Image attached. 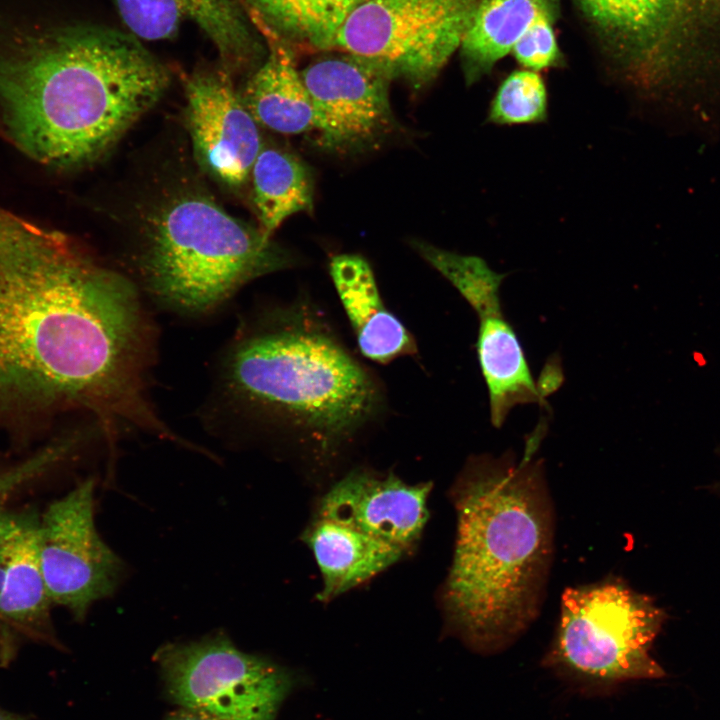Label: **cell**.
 <instances>
[{
    "label": "cell",
    "mask_w": 720,
    "mask_h": 720,
    "mask_svg": "<svg viewBox=\"0 0 720 720\" xmlns=\"http://www.w3.org/2000/svg\"><path fill=\"white\" fill-rule=\"evenodd\" d=\"M617 71L639 90L657 89L686 26L688 0H574Z\"/></svg>",
    "instance_id": "obj_12"
},
{
    "label": "cell",
    "mask_w": 720,
    "mask_h": 720,
    "mask_svg": "<svg viewBox=\"0 0 720 720\" xmlns=\"http://www.w3.org/2000/svg\"><path fill=\"white\" fill-rule=\"evenodd\" d=\"M170 76L132 34L58 21L36 2L0 37L9 135L59 168L95 162L161 98Z\"/></svg>",
    "instance_id": "obj_2"
},
{
    "label": "cell",
    "mask_w": 720,
    "mask_h": 720,
    "mask_svg": "<svg viewBox=\"0 0 720 720\" xmlns=\"http://www.w3.org/2000/svg\"><path fill=\"white\" fill-rule=\"evenodd\" d=\"M116 9L136 38L162 40L175 35L182 24L192 22L212 41L231 72L249 63L259 51L236 0H113Z\"/></svg>",
    "instance_id": "obj_15"
},
{
    "label": "cell",
    "mask_w": 720,
    "mask_h": 720,
    "mask_svg": "<svg viewBox=\"0 0 720 720\" xmlns=\"http://www.w3.org/2000/svg\"><path fill=\"white\" fill-rule=\"evenodd\" d=\"M153 659L171 701L219 720H276L300 682L286 667L238 649L224 632L166 643Z\"/></svg>",
    "instance_id": "obj_7"
},
{
    "label": "cell",
    "mask_w": 720,
    "mask_h": 720,
    "mask_svg": "<svg viewBox=\"0 0 720 720\" xmlns=\"http://www.w3.org/2000/svg\"><path fill=\"white\" fill-rule=\"evenodd\" d=\"M557 11L555 0H479L459 47L467 85L489 74L534 23L555 20Z\"/></svg>",
    "instance_id": "obj_19"
},
{
    "label": "cell",
    "mask_w": 720,
    "mask_h": 720,
    "mask_svg": "<svg viewBox=\"0 0 720 720\" xmlns=\"http://www.w3.org/2000/svg\"><path fill=\"white\" fill-rule=\"evenodd\" d=\"M413 248L446 278L475 312L500 305L499 289L505 274L497 273L480 257L462 255L414 240Z\"/></svg>",
    "instance_id": "obj_22"
},
{
    "label": "cell",
    "mask_w": 720,
    "mask_h": 720,
    "mask_svg": "<svg viewBox=\"0 0 720 720\" xmlns=\"http://www.w3.org/2000/svg\"><path fill=\"white\" fill-rule=\"evenodd\" d=\"M95 481L87 478L40 515L39 558L53 604L82 621L91 605L111 596L125 572L94 520Z\"/></svg>",
    "instance_id": "obj_9"
},
{
    "label": "cell",
    "mask_w": 720,
    "mask_h": 720,
    "mask_svg": "<svg viewBox=\"0 0 720 720\" xmlns=\"http://www.w3.org/2000/svg\"><path fill=\"white\" fill-rule=\"evenodd\" d=\"M183 81L196 160L220 184L242 187L263 147L259 124L222 66L195 71Z\"/></svg>",
    "instance_id": "obj_13"
},
{
    "label": "cell",
    "mask_w": 720,
    "mask_h": 720,
    "mask_svg": "<svg viewBox=\"0 0 720 720\" xmlns=\"http://www.w3.org/2000/svg\"><path fill=\"white\" fill-rule=\"evenodd\" d=\"M74 445L73 438L57 440L23 462L0 470V524L8 513L10 500L63 459Z\"/></svg>",
    "instance_id": "obj_24"
},
{
    "label": "cell",
    "mask_w": 720,
    "mask_h": 720,
    "mask_svg": "<svg viewBox=\"0 0 720 720\" xmlns=\"http://www.w3.org/2000/svg\"><path fill=\"white\" fill-rule=\"evenodd\" d=\"M663 620L653 600L624 584L567 588L547 664L598 686L658 678L650 650Z\"/></svg>",
    "instance_id": "obj_6"
},
{
    "label": "cell",
    "mask_w": 720,
    "mask_h": 720,
    "mask_svg": "<svg viewBox=\"0 0 720 720\" xmlns=\"http://www.w3.org/2000/svg\"><path fill=\"white\" fill-rule=\"evenodd\" d=\"M218 423L286 429L343 440L378 411L373 377L318 321L279 310L237 329L217 364Z\"/></svg>",
    "instance_id": "obj_4"
},
{
    "label": "cell",
    "mask_w": 720,
    "mask_h": 720,
    "mask_svg": "<svg viewBox=\"0 0 720 720\" xmlns=\"http://www.w3.org/2000/svg\"><path fill=\"white\" fill-rule=\"evenodd\" d=\"M268 40L264 62L242 94L256 122L272 131L296 135L314 130V113L294 56L273 31L254 20Z\"/></svg>",
    "instance_id": "obj_18"
},
{
    "label": "cell",
    "mask_w": 720,
    "mask_h": 720,
    "mask_svg": "<svg viewBox=\"0 0 720 720\" xmlns=\"http://www.w3.org/2000/svg\"><path fill=\"white\" fill-rule=\"evenodd\" d=\"M0 720H23L18 715L8 712L0 707Z\"/></svg>",
    "instance_id": "obj_27"
},
{
    "label": "cell",
    "mask_w": 720,
    "mask_h": 720,
    "mask_svg": "<svg viewBox=\"0 0 720 720\" xmlns=\"http://www.w3.org/2000/svg\"><path fill=\"white\" fill-rule=\"evenodd\" d=\"M479 0H366L340 27L334 49L414 87L447 64Z\"/></svg>",
    "instance_id": "obj_8"
},
{
    "label": "cell",
    "mask_w": 720,
    "mask_h": 720,
    "mask_svg": "<svg viewBox=\"0 0 720 720\" xmlns=\"http://www.w3.org/2000/svg\"><path fill=\"white\" fill-rule=\"evenodd\" d=\"M165 720H219L201 711L183 708L172 712Z\"/></svg>",
    "instance_id": "obj_26"
},
{
    "label": "cell",
    "mask_w": 720,
    "mask_h": 720,
    "mask_svg": "<svg viewBox=\"0 0 720 720\" xmlns=\"http://www.w3.org/2000/svg\"><path fill=\"white\" fill-rule=\"evenodd\" d=\"M252 201L259 230L271 239L285 219L313 208L310 169L293 153L262 147L250 173Z\"/></svg>",
    "instance_id": "obj_20"
},
{
    "label": "cell",
    "mask_w": 720,
    "mask_h": 720,
    "mask_svg": "<svg viewBox=\"0 0 720 720\" xmlns=\"http://www.w3.org/2000/svg\"><path fill=\"white\" fill-rule=\"evenodd\" d=\"M154 344L132 281L0 208V402L80 406L109 439L155 433Z\"/></svg>",
    "instance_id": "obj_1"
},
{
    "label": "cell",
    "mask_w": 720,
    "mask_h": 720,
    "mask_svg": "<svg viewBox=\"0 0 720 720\" xmlns=\"http://www.w3.org/2000/svg\"><path fill=\"white\" fill-rule=\"evenodd\" d=\"M525 455L469 460L453 487V561L443 589L452 629L472 648H502L537 614L552 555V517L542 465Z\"/></svg>",
    "instance_id": "obj_3"
},
{
    "label": "cell",
    "mask_w": 720,
    "mask_h": 720,
    "mask_svg": "<svg viewBox=\"0 0 720 720\" xmlns=\"http://www.w3.org/2000/svg\"><path fill=\"white\" fill-rule=\"evenodd\" d=\"M250 15L277 36L331 49L348 15L366 0H245Z\"/></svg>",
    "instance_id": "obj_21"
},
{
    "label": "cell",
    "mask_w": 720,
    "mask_h": 720,
    "mask_svg": "<svg viewBox=\"0 0 720 720\" xmlns=\"http://www.w3.org/2000/svg\"><path fill=\"white\" fill-rule=\"evenodd\" d=\"M478 360L485 379L493 426L499 428L512 408L521 404H545L548 394L531 374L517 335L501 306L477 313Z\"/></svg>",
    "instance_id": "obj_17"
},
{
    "label": "cell",
    "mask_w": 720,
    "mask_h": 720,
    "mask_svg": "<svg viewBox=\"0 0 720 720\" xmlns=\"http://www.w3.org/2000/svg\"><path fill=\"white\" fill-rule=\"evenodd\" d=\"M135 260L150 297L190 316L214 311L251 280L291 263L258 227L191 188L171 193L146 214Z\"/></svg>",
    "instance_id": "obj_5"
},
{
    "label": "cell",
    "mask_w": 720,
    "mask_h": 720,
    "mask_svg": "<svg viewBox=\"0 0 720 720\" xmlns=\"http://www.w3.org/2000/svg\"><path fill=\"white\" fill-rule=\"evenodd\" d=\"M320 143L354 152L378 143L394 128L392 79L370 63L344 54L317 60L300 71Z\"/></svg>",
    "instance_id": "obj_10"
},
{
    "label": "cell",
    "mask_w": 720,
    "mask_h": 720,
    "mask_svg": "<svg viewBox=\"0 0 720 720\" xmlns=\"http://www.w3.org/2000/svg\"><path fill=\"white\" fill-rule=\"evenodd\" d=\"M554 21H537L514 45L511 53L525 69L538 72L562 64L563 57L553 29Z\"/></svg>",
    "instance_id": "obj_25"
},
{
    "label": "cell",
    "mask_w": 720,
    "mask_h": 720,
    "mask_svg": "<svg viewBox=\"0 0 720 720\" xmlns=\"http://www.w3.org/2000/svg\"><path fill=\"white\" fill-rule=\"evenodd\" d=\"M431 489V482L408 484L393 473L358 469L320 498L313 515L331 520L360 543L403 558L428 521Z\"/></svg>",
    "instance_id": "obj_11"
},
{
    "label": "cell",
    "mask_w": 720,
    "mask_h": 720,
    "mask_svg": "<svg viewBox=\"0 0 720 720\" xmlns=\"http://www.w3.org/2000/svg\"><path fill=\"white\" fill-rule=\"evenodd\" d=\"M548 115L547 89L542 77L523 69L511 72L497 88L487 120L497 125L535 124Z\"/></svg>",
    "instance_id": "obj_23"
},
{
    "label": "cell",
    "mask_w": 720,
    "mask_h": 720,
    "mask_svg": "<svg viewBox=\"0 0 720 720\" xmlns=\"http://www.w3.org/2000/svg\"><path fill=\"white\" fill-rule=\"evenodd\" d=\"M329 272L366 358L385 364L416 352L412 335L383 304L373 271L363 257L336 255Z\"/></svg>",
    "instance_id": "obj_16"
},
{
    "label": "cell",
    "mask_w": 720,
    "mask_h": 720,
    "mask_svg": "<svg viewBox=\"0 0 720 720\" xmlns=\"http://www.w3.org/2000/svg\"><path fill=\"white\" fill-rule=\"evenodd\" d=\"M39 522L38 513L25 510L8 511L0 524V633L58 648L39 558Z\"/></svg>",
    "instance_id": "obj_14"
}]
</instances>
